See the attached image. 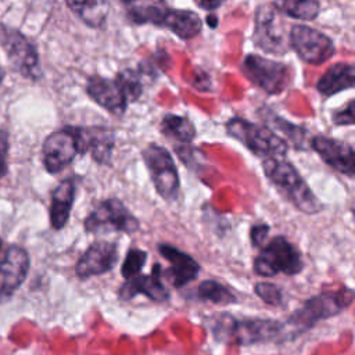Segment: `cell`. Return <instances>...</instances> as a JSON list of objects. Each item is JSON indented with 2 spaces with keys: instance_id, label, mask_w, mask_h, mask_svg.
Wrapping results in <instances>:
<instances>
[{
  "instance_id": "obj_26",
  "label": "cell",
  "mask_w": 355,
  "mask_h": 355,
  "mask_svg": "<svg viewBox=\"0 0 355 355\" xmlns=\"http://www.w3.org/2000/svg\"><path fill=\"white\" fill-rule=\"evenodd\" d=\"M265 121L268 122V126L270 130L276 132H282L284 133L286 137H288L290 143L294 144L297 148H302L305 136H306V130L298 125H294L291 122H287L284 119H282L280 116H276L275 114L270 112V110L265 111Z\"/></svg>"
},
{
  "instance_id": "obj_1",
  "label": "cell",
  "mask_w": 355,
  "mask_h": 355,
  "mask_svg": "<svg viewBox=\"0 0 355 355\" xmlns=\"http://www.w3.org/2000/svg\"><path fill=\"white\" fill-rule=\"evenodd\" d=\"M126 15L137 25L153 24L169 29L178 37L189 40L196 37L202 28L201 18L191 10L171 8L165 3H133L126 1Z\"/></svg>"
},
{
  "instance_id": "obj_8",
  "label": "cell",
  "mask_w": 355,
  "mask_h": 355,
  "mask_svg": "<svg viewBox=\"0 0 355 355\" xmlns=\"http://www.w3.org/2000/svg\"><path fill=\"white\" fill-rule=\"evenodd\" d=\"M241 69L252 85L268 94L284 92L291 82V71L287 64L258 54H248L243 61Z\"/></svg>"
},
{
  "instance_id": "obj_21",
  "label": "cell",
  "mask_w": 355,
  "mask_h": 355,
  "mask_svg": "<svg viewBox=\"0 0 355 355\" xmlns=\"http://www.w3.org/2000/svg\"><path fill=\"white\" fill-rule=\"evenodd\" d=\"M75 193L76 186L72 178L64 179L53 190L50 204V222L55 230H60L67 225L75 201Z\"/></svg>"
},
{
  "instance_id": "obj_5",
  "label": "cell",
  "mask_w": 355,
  "mask_h": 355,
  "mask_svg": "<svg viewBox=\"0 0 355 355\" xmlns=\"http://www.w3.org/2000/svg\"><path fill=\"white\" fill-rule=\"evenodd\" d=\"M304 268L301 251L284 236L270 239L254 259V272L259 276L272 277L279 273L298 275Z\"/></svg>"
},
{
  "instance_id": "obj_13",
  "label": "cell",
  "mask_w": 355,
  "mask_h": 355,
  "mask_svg": "<svg viewBox=\"0 0 355 355\" xmlns=\"http://www.w3.org/2000/svg\"><path fill=\"white\" fill-rule=\"evenodd\" d=\"M43 164L50 173H57L68 166L79 154V144L73 126H65L61 130L49 135L42 147Z\"/></svg>"
},
{
  "instance_id": "obj_2",
  "label": "cell",
  "mask_w": 355,
  "mask_h": 355,
  "mask_svg": "<svg viewBox=\"0 0 355 355\" xmlns=\"http://www.w3.org/2000/svg\"><path fill=\"white\" fill-rule=\"evenodd\" d=\"M262 169L265 176L298 211L311 215L322 209L320 201L291 162L284 158H266L262 162Z\"/></svg>"
},
{
  "instance_id": "obj_25",
  "label": "cell",
  "mask_w": 355,
  "mask_h": 355,
  "mask_svg": "<svg viewBox=\"0 0 355 355\" xmlns=\"http://www.w3.org/2000/svg\"><path fill=\"white\" fill-rule=\"evenodd\" d=\"M161 130L165 136L183 144L191 143L196 137V128L193 122L189 118L176 114H166L162 118Z\"/></svg>"
},
{
  "instance_id": "obj_12",
  "label": "cell",
  "mask_w": 355,
  "mask_h": 355,
  "mask_svg": "<svg viewBox=\"0 0 355 355\" xmlns=\"http://www.w3.org/2000/svg\"><path fill=\"white\" fill-rule=\"evenodd\" d=\"M288 44L304 62L311 65H322L336 53V46L327 35L302 24L291 26Z\"/></svg>"
},
{
  "instance_id": "obj_7",
  "label": "cell",
  "mask_w": 355,
  "mask_h": 355,
  "mask_svg": "<svg viewBox=\"0 0 355 355\" xmlns=\"http://www.w3.org/2000/svg\"><path fill=\"white\" fill-rule=\"evenodd\" d=\"M252 40L265 53L283 55L288 51V33H286L282 14L272 3H262L255 8Z\"/></svg>"
},
{
  "instance_id": "obj_28",
  "label": "cell",
  "mask_w": 355,
  "mask_h": 355,
  "mask_svg": "<svg viewBox=\"0 0 355 355\" xmlns=\"http://www.w3.org/2000/svg\"><path fill=\"white\" fill-rule=\"evenodd\" d=\"M147 261V252L139 248H130L125 257V261L121 268V275L129 280L140 275L144 263Z\"/></svg>"
},
{
  "instance_id": "obj_27",
  "label": "cell",
  "mask_w": 355,
  "mask_h": 355,
  "mask_svg": "<svg viewBox=\"0 0 355 355\" xmlns=\"http://www.w3.org/2000/svg\"><path fill=\"white\" fill-rule=\"evenodd\" d=\"M198 298L202 301H209L212 304H219V305H227L236 302L234 294L220 284L219 282L215 280H204L200 283L198 288Z\"/></svg>"
},
{
  "instance_id": "obj_24",
  "label": "cell",
  "mask_w": 355,
  "mask_h": 355,
  "mask_svg": "<svg viewBox=\"0 0 355 355\" xmlns=\"http://www.w3.org/2000/svg\"><path fill=\"white\" fill-rule=\"evenodd\" d=\"M272 6L277 12L301 21H312L320 11V3L316 0H280L272 1Z\"/></svg>"
},
{
  "instance_id": "obj_35",
  "label": "cell",
  "mask_w": 355,
  "mask_h": 355,
  "mask_svg": "<svg viewBox=\"0 0 355 355\" xmlns=\"http://www.w3.org/2000/svg\"><path fill=\"white\" fill-rule=\"evenodd\" d=\"M207 21H208V25L212 26V28H215V26L218 25V17L214 15V14L208 15V17H207Z\"/></svg>"
},
{
  "instance_id": "obj_31",
  "label": "cell",
  "mask_w": 355,
  "mask_h": 355,
  "mask_svg": "<svg viewBox=\"0 0 355 355\" xmlns=\"http://www.w3.org/2000/svg\"><path fill=\"white\" fill-rule=\"evenodd\" d=\"M354 100H349L347 103V105L338 111H336L333 115H331V119L336 125H354L355 119H354Z\"/></svg>"
},
{
  "instance_id": "obj_4",
  "label": "cell",
  "mask_w": 355,
  "mask_h": 355,
  "mask_svg": "<svg viewBox=\"0 0 355 355\" xmlns=\"http://www.w3.org/2000/svg\"><path fill=\"white\" fill-rule=\"evenodd\" d=\"M226 130L258 157L283 158L288 151V144L265 125L236 116L229 119Z\"/></svg>"
},
{
  "instance_id": "obj_37",
  "label": "cell",
  "mask_w": 355,
  "mask_h": 355,
  "mask_svg": "<svg viewBox=\"0 0 355 355\" xmlns=\"http://www.w3.org/2000/svg\"><path fill=\"white\" fill-rule=\"evenodd\" d=\"M1 244H3V243H1V239H0V250H1Z\"/></svg>"
},
{
  "instance_id": "obj_10",
  "label": "cell",
  "mask_w": 355,
  "mask_h": 355,
  "mask_svg": "<svg viewBox=\"0 0 355 355\" xmlns=\"http://www.w3.org/2000/svg\"><path fill=\"white\" fill-rule=\"evenodd\" d=\"M143 161L147 165L151 182L157 193L164 200H176L180 182L175 161L169 151L158 144H148L143 150Z\"/></svg>"
},
{
  "instance_id": "obj_9",
  "label": "cell",
  "mask_w": 355,
  "mask_h": 355,
  "mask_svg": "<svg viewBox=\"0 0 355 355\" xmlns=\"http://www.w3.org/2000/svg\"><path fill=\"white\" fill-rule=\"evenodd\" d=\"M139 227V219L118 198L103 200L85 219L86 232L94 234L110 230L132 234Z\"/></svg>"
},
{
  "instance_id": "obj_23",
  "label": "cell",
  "mask_w": 355,
  "mask_h": 355,
  "mask_svg": "<svg viewBox=\"0 0 355 355\" xmlns=\"http://www.w3.org/2000/svg\"><path fill=\"white\" fill-rule=\"evenodd\" d=\"M67 6L90 28H101L110 10V3L103 0L67 1Z\"/></svg>"
},
{
  "instance_id": "obj_11",
  "label": "cell",
  "mask_w": 355,
  "mask_h": 355,
  "mask_svg": "<svg viewBox=\"0 0 355 355\" xmlns=\"http://www.w3.org/2000/svg\"><path fill=\"white\" fill-rule=\"evenodd\" d=\"M0 44L7 53L8 61L24 78L37 80L42 76L39 54L33 43L19 31L0 24Z\"/></svg>"
},
{
  "instance_id": "obj_6",
  "label": "cell",
  "mask_w": 355,
  "mask_h": 355,
  "mask_svg": "<svg viewBox=\"0 0 355 355\" xmlns=\"http://www.w3.org/2000/svg\"><path fill=\"white\" fill-rule=\"evenodd\" d=\"M354 300V291L348 287H341L337 291H327L318 294L297 309L287 320V323L297 329V331L312 327L319 320L331 318L347 309Z\"/></svg>"
},
{
  "instance_id": "obj_22",
  "label": "cell",
  "mask_w": 355,
  "mask_h": 355,
  "mask_svg": "<svg viewBox=\"0 0 355 355\" xmlns=\"http://www.w3.org/2000/svg\"><path fill=\"white\" fill-rule=\"evenodd\" d=\"M354 80H355L354 65L348 62H338L331 65L319 78V80L316 82V89L322 96L330 97L343 90L352 89Z\"/></svg>"
},
{
  "instance_id": "obj_15",
  "label": "cell",
  "mask_w": 355,
  "mask_h": 355,
  "mask_svg": "<svg viewBox=\"0 0 355 355\" xmlns=\"http://www.w3.org/2000/svg\"><path fill=\"white\" fill-rule=\"evenodd\" d=\"M86 92L94 103L114 115H122L129 104L126 92L116 76L114 79L92 76L86 82Z\"/></svg>"
},
{
  "instance_id": "obj_20",
  "label": "cell",
  "mask_w": 355,
  "mask_h": 355,
  "mask_svg": "<svg viewBox=\"0 0 355 355\" xmlns=\"http://www.w3.org/2000/svg\"><path fill=\"white\" fill-rule=\"evenodd\" d=\"M158 251L171 263L168 276L173 287L180 288L198 276L200 263L191 255L171 244H159Z\"/></svg>"
},
{
  "instance_id": "obj_36",
  "label": "cell",
  "mask_w": 355,
  "mask_h": 355,
  "mask_svg": "<svg viewBox=\"0 0 355 355\" xmlns=\"http://www.w3.org/2000/svg\"><path fill=\"white\" fill-rule=\"evenodd\" d=\"M4 75H6V71L0 67V85H1V82H3V79H4Z\"/></svg>"
},
{
  "instance_id": "obj_34",
  "label": "cell",
  "mask_w": 355,
  "mask_h": 355,
  "mask_svg": "<svg viewBox=\"0 0 355 355\" xmlns=\"http://www.w3.org/2000/svg\"><path fill=\"white\" fill-rule=\"evenodd\" d=\"M196 4L205 10V11H214L216 8H219L222 6V1H211V0H201V1H196Z\"/></svg>"
},
{
  "instance_id": "obj_17",
  "label": "cell",
  "mask_w": 355,
  "mask_h": 355,
  "mask_svg": "<svg viewBox=\"0 0 355 355\" xmlns=\"http://www.w3.org/2000/svg\"><path fill=\"white\" fill-rule=\"evenodd\" d=\"M29 255L19 245H10L0 262V297L12 295L26 279L29 270Z\"/></svg>"
},
{
  "instance_id": "obj_16",
  "label": "cell",
  "mask_w": 355,
  "mask_h": 355,
  "mask_svg": "<svg viewBox=\"0 0 355 355\" xmlns=\"http://www.w3.org/2000/svg\"><path fill=\"white\" fill-rule=\"evenodd\" d=\"M311 147L337 172L348 178L355 176V151L348 143L318 135L312 137Z\"/></svg>"
},
{
  "instance_id": "obj_19",
  "label": "cell",
  "mask_w": 355,
  "mask_h": 355,
  "mask_svg": "<svg viewBox=\"0 0 355 355\" xmlns=\"http://www.w3.org/2000/svg\"><path fill=\"white\" fill-rule=\"evenodd\" d=\"M137 294H144L153 301L164 302L169 298V293L161 279V265L155 263L150 275H137L126 280L119 288L122 300H130Z\"/></svg>"
},
{
  "instance_id": "obj_3",
  "label": "cell",
  "mask_w": 355,
  "mask_h": 355,
  "mask_svg": "<svg viewBox=\"0 0 355 355\" xmlns=\"http://www.w3.org/2000/svg\"><path fill=\"white\" fill-rule=\"evenodd\" d=\"M283 326L270 319H243L237 320L230 315H219L212 323L214 336L225 343L248 345L275 338Z\"/></svg>"
},
{
  "instance_id": "obj_18",
  "label": "cell",
  "mask_w": 355,
  "mask_h": 355,
  "mask_svg": "<svg viewBox=\"0 0 355 355\" xmlns=\"http://www.w3.org/2000/svg\"><path fill=\"white\" fill-rule=\"evenodd\" d=\"M79 144V154L89 153L98 164H110L115 136L103 126H73Z\"/></svg>"
},
{
  "instance_id": "obj_33",
  "label": "cell",
  "mask_w": 355,
  "mask_h": 355,
  "mask_svg": "<svg viewBox=\"0 0 355 355\" xmlns=\"http://www.w3.org/2000/svg\"><path fill=\"white\" fill-rule=\"evenodd\" d=\"M8 133L0 129V178L7 173V155H8Z\"/></svg>"
},
{
  "instance_id": "obj_14",
  "label": "cell",
  "mask_w": 355,
  "mask_h": 355,
  "mask_svg": "<svg viewBox=\"0 0 355 355\" xmlns=\"http://www.w3.org/2000/svg\"><path fill=\"white\" fill-rule=\"evenodd\" d=\"M118 261V247L111 241H96L86 248L75 266L79 279L104 275L115 266Z\"/></svg>"
},
{
  "instance_id": "obj_29",
  "label": "cell",
  "mask_w": 355,
  "mask_h": 355,
  "mask_svg": "<svg viewBox=\"0 0 355 355\" xmlns=\"http://www.w3.org/2000/svg\"><path fill=\"white\" fill-rule=\"evenodd\" d=\"M116 78L121 80L128 100L130 101H136L141 93H143V82H141V76L137 71L133 69H123L121 72L116 73Z\"/></svg>"
},
{
  "instance_id": "obj_32",
  "label": "cell",
  "mask_w": 355,
  "mask_h": 355,
  "mask_svg": "<svg viewBox=\"0 0 355 355\" xmlns=\"http://www.w3.org/2000/svg\"><path fill=\"white\" fill-rule=\"evenodd\" d=\"M270 227L265 223H259V225H254L251 227V233H250V237H251V241H252V245L254 247H261L266 243V237H268V233H269Z\"/></svg>"
},
{
  "instance_id": "obj_30",
  "label": "cell",
  "mask_w": 355,
  "mask_h": 355,
  "mask_svg": "<svg viewBox=\"0 0 355 355\" xmlns=\"http://www.w3.org/2000/svg\"><path fill=\"white\" fill-rule=\"evenodd\" d=\"M254 291L263 302H266L269 305H280L282 304V300H283L282 290L273 283L259 282L254 286Z\"/></svg>"
}]
</instances>
